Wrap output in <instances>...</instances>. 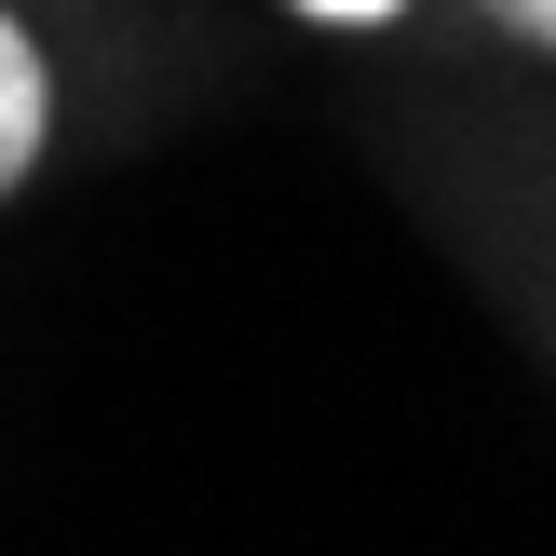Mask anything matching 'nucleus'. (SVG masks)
<instances>
[{
	"mask_svg": "<svg viewBox=\"0 0 556 556\" xmlns=\"http://www.w3.org/2000/svg\"><path fill=\"white\" fill-rule=\"evenodd\" d=\"M54 136H68V81H54V41L0 0V204H14L27 177L54 163Z\"/></svg>",
	"mask_w": 556,
	"mask_h": 556,
	"instance_id": "obj_1",
	"label": "nucleus"
},
{
	"mask_svg": "<svg viewBox=\"0 0 556 556\" xmlns=\"http://www.w3.org/2000/svg\"><path fill=\"white\" fill-rule=\"evenodd\" d=\"M462 14L489 27L503 54H530V68H556V0H462Z\"/></svg>",
	"mask_w": 556,
	"mask_h": 556,
	"instance_id": "obj_2",
	"label": "nucleus"
},
{
	"mask_svg": "<svg viewBox=\"0 0 556 556\" xmlns=\"http://www.w3.org/2000/svg\"><path fill=\"white\" fill-rule=\"evenodd\" d=\"M286 14H313V27H394L407 0H286Z\"/></svg>",
	"mask_w": 556,
	"mask_h": 556,
	"instance_id": "obj_3",
	"label": "nucleus"
}]
</instances>
